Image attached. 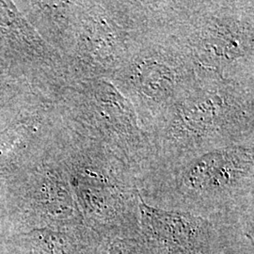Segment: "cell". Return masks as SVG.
<instances>
[{
  "instance_id": "4",
  "label": "cell",
  "mask_w": 254,
  "mask_h": 254,
  "mask_svg": "<svg viewBox=\"0 0 254 254\" xmlns=\"http://www.w3.org/2000/svg\"><path fill=\"white\" fill-rule=\"evenodd\" d=\"M197 79L190 55L160 16L109 78L149 133Z\"/></svg>"
},
{
  "instance_id": "3",
  "label": "cell",
  "mask_w": 254,
  "mask_h": 254,
  "mask_svg": "<svg viewBox=\"0 0 254 254\" xmlns=\"http://www.w3.org/2000/svg\"><path fill=\"white\" fill-rule=\"evenodd\" d=\"M167 25L198 77L254 85V1H168Z\"/></svg>"
},
{
  "instance_id": "1",
  "label": "cell",
  "mask_w": 254,
  "mask_h": 254,
  "mask_svg": "<svg viewBox=\"0 0 254 254\" xmlns=\"http://www.w3.org/2000/svg\"><path fill=\"white\" fill-rule=\"evenodd\" d=\"M137 184L149 205L254 232V140L154 165Z\"/></svg>"
},
{
  "instance_id": "8",
  "label": "cell",
  "mask_w": 254,
  "mask_h": 254,
  "mask_svg": "<svg viewBox=\"0 0 254 254\" xmlns=\"http://www.w3.org/2000/svg\"><path fill=\"white\" fill-rule=\"evenodd\" d=\"M84 87L80 115L88 140L117 154L138 177L153 159V144L133 105L107 78L88 79Z\"/></svg>"
},
{
  "instance_id": "5",
  "label": "cell",
  "mask_w": 254,
  "mask_h": 254,
  "mask_svg": "<svg viewBox=\"0 0 254 254\" xmlns=\"http://www.w3.org/2000/svg\"><path fill=\"white\" fill-rule=\"evenodd\" d=\"M76 162L73 183L89 228L101 237L137 233L140 195L134 170L91 140Z\"/></svg>"
},
{
  "instance_id": "2",
  "label": "cell",
  "mask_w": 254,
  "mask_h": 254,
  "mask_svg": "<svg viewBox=\"0 0 254 254\" xmlns=\"http://www.w3.org/2000/svg\"><path fill=\"white\" fill-rule=\"evenodd\" d=\"M150 135L153 159L146 170L157 164L253 141L254 85L198 77L165 112Z\"/></svg>"
},
{
  "instance_id": "7",
  "label": "cell",
  "mask_w": 254,
  "mask_h": 254,
  "mask_svg": "<svg viewBox=\"0 0 254 254\" xmlns=\"http://www.w3.org/2000/svg\"><path fill=\"white\" fill-rule=\"evenodd\" d=\"M139 235L153 254H254V233L140 198Z\"/></svg>"
},
{
  "instance_id": "9",
  "label": "cell",
  "mask_w": 254,
  "mask_h": 254,
  "mask_svg": "<svg viewBox=\"0 0 254 254\" xmlns=\"http://www.w3.org/2000/svg\"><path fill=\"white\" fill-rule=\"evenodd\" d=\"M97 254H153L142 240L139 232L102 237Z\"/></svg>"
},
{
  "instance_id": "6",
  "label": "cell",
  "mask_w": 254,
  "mask_h": 254,
  "mask_svg": "<svg viewBox=\"0 0 254 254\" xmlns=\"http://www.w3.org/2000/svg\"><path fill=\"white\" fill-rule=\"evenodd\" d=\"M82 8V65L88 79H109L154 26L151 1H93Z\"/></svg>"
}]
</instances>
